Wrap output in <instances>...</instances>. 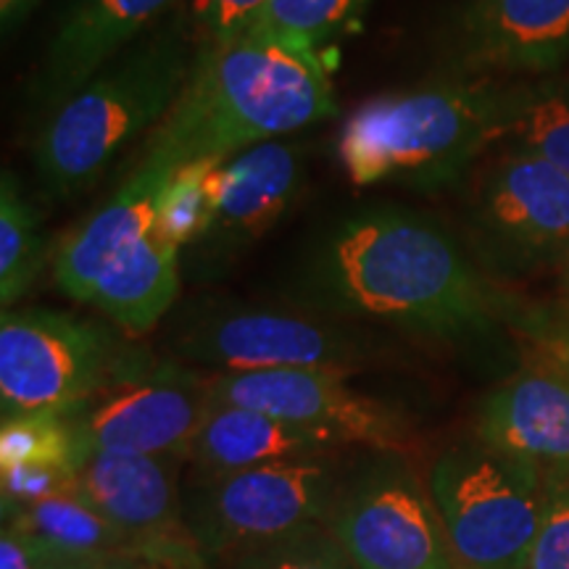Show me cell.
I'll return each instance as SVG.
<instances>
[{"mask_svg": "<svg viewBox=\"0 0 569 569\" xmlns=\"http://www.w3.org/2000/svg\"><path fill=\"white\" fill-rule=\"evenodd\" d=\"M503 146L540 156L569 177V77L511 84Z\"/></svg>", "mask_w": 569, "mask_h": 569, "instance_id": "7402d4cb", "label": "cell"}, {"mask_svg": "<svg viewBox=\"0 0 569 569\" xmlns=\"http://www.w3.org/2000/svg\"><path fill=\"white\" fill-rule=\"evenodd\" d=\"M211 401L264 411L343 448L411 453L415 425L393 403L361 393L332 369L209 375Z\"/></svg>", "mask_w": 569, "mask_h": 569, "instance_id": "7c38bea8", "label": "cell"}, {"mask_svg": "<svg viewBox=\"0 0 569 569\" xmlns=\"http://www.w3.org/2000/svg\"><path fill=\"white\" fill-rule=\"evenodd\" d=\"M306 311L380 325L432 343L496 330L509 301L432 213L398 203L361 206L306 246L290 277Z\"/></svg>", "mask_w": 569, "mask_h": 569, "instance_id": "6da1fadb", "label": "cell"}, {"mask_svg": "<svg viewBox=\"0 0 569 569\" xmlns=\"http://www.w3.org/2000/svg\"><path fill=\"white\" fill-rule=\"evenodd\" d=\"M543 511L528 569H569V472L543 469Z\"/></svg>", "mask_w": 569, "mask_h": 569, "instance_id": "f1b7e54d", "label": "cell"}, {"mask_svg": "<svg viewBox=\"0 0 569 569\" xmlns=\"http://www.w3.org/2000/svg\"><path fill=\"white\" fill-rule=\"evenodd\" d=\"M227 159L190 161L161 190L153 232L167 246L184 251L209 230L224 184Z\"/></svg>", "mask_w": 569, "mask_h": 569, "instance_id": "cb8c5ba5", "label": "cell"}, {"mask_svg": "<svg viewBox=\"0 0 569 569\" xmlns=\"http://www.w3.org/2000/svg\"><path fill=\"white\" fill-rule=\"evenodd\" d=\"M369 0H269L251 32L322 53L359 30Z\"/></svg>", "mask_w": 569, "mask_h": 569, "instance_id": "d4e9b609", "label": "cell"}, {"mask_svg": "<svg viewBox=\"0 0 569 569\" xmlns=\"http://www.w3.org/2000/svg\"><path fill=\"white\" fill-rule=\"evenodd\" d=\"M38 3L40 0H0V21H3V32L17 30L21 21L27 19V13H30Z\"/></svg>", "mask_w": 569, "mask_h": 569, "instance_id": "4dcf8cb0", "label": "cell"}, {"mask_svg": "<svg viewBox=\"0 0 569 569\" xmlns=\"http://www.w3.org/2000/svg\"><path fill=\"white\" fill-rule=\"evenodd\" d=\"M140 348L90 319L51 309H3L0 411L3 419L67 411L130 365Z\"/></svg>", "mask_w": 569, "mask_h": 569, "instance_id": "9c48e42d", "label": "cell"}, {"mask_svg": "<svg viewBox=\"0 0 569 569\" xmlns=\"http://www.w3.org/2000/svg\"><path fill=\"white\" fill-rule=\"evenodd\" d=\"M182 251L151 232L109 267L90 303L130 336L151 332L180 296Z\"/></svg>", "mask_w": 569, "mask_h": 569, "instance_id": "ffe728a7", "label": "cell"}, {"mask_svg": "<svg viewBox=\"0 0 569 569\" xmlns=\"http://www.w3.org/2000/svg\"><path fill=\"white\" fill-rule=\"evenodd\" d=\"M546 472L480 436L448 446L430 469V493L457 569H528L543 511Z\"/></svg>", "mask_w": 569, "mask_h": 569, "instance_id": "8992f818", "label": "cell"}, {"mask_svg": "<svg viewBox=\"0 0 569 569\" xmlns=\"http://www.w3.org/2000/svg\"><path fill=\"white\" fill-rule=\"evenodd\" d=\"M169 359L203 375L332 369L351 375L386 353L359 325L306 309H269L198 298L167 332Z\"/></svg>", "mask_w": 569, "mask_h": 569, "instance_id": "5b68a950", "label": "cell"}, {"mask_svg": "<svg viewBox=\"0 0 569 569\" xmlns=\"http://www.w3.org/2000/svg\"><path fill=\"white\" fill-rule=\"evenodd\" d=\"M174 172L169 163L140 159L122 188L61 240L53 256V277L61 293L90 303L92 290L113 261L153 232L161 190Z\"/></svg>", "mask_w": 569, "mask_h": 569, "instance_id": "e0dca14e", "label": "cell"}, {"mask_svg": "<svg viewBox=\"0 0 569 569\" xmlns=\"http://www.w3.org/2000/svg\"><path fill=\"white\" fill-rule=\"evenodd\" d=\"M467 222L475 248L498 274L569 267V177L522 148L469 174Z\"/></svg>", "mask_w": 569, "mask_h": 569, "instance_id": "30bf717a", "label": "cell"}, {"mask_svg": "<svg viewBox=\"0 0 569 569\" xmlns=\"http://www.w3.org/2000/svg\"><path fill=\"white\" fill-rule=\"evenodd\" d=\"M217 569H356L327 528H311L293 538L238 553Z\"/></svg>", "mask_w": 569, "mask_h": 569, "instance_id": "4316f807", "label": "cell"}, {"mask_svg": "<svg viewBox=\"0 0 569 569\" xmlns=\"http://www.w3.org/2000/svg\"><path fill=\"white\" fill-rule=\"evenodd\" d=\"M177 0H77L46 51L34 101L53 111L84 82L140 40L174 9Z\"/></svg>", "mask_w": 569, "mask_h": 569, "instance_id": "2e32d148", "label": "cell"}, {"mask_svg": "<svg viewBox=\"0 0 569 569\" xmlns=\"http://www.w3.org/2000/svg\"><path fill=\"white\" fill-rule=\"evenodd\" d=\"M538 346V359L551 361L569 372V322L567 325H543L532 330Z\"/></svg>", "mask_w": 569, "mask_h": 569, "instance_id": "f546056e", "label": "cell"}, {"mask_svg": "<svg viewBox=\"0 0 569 569\" xmlns=\"http://www.w3.org/2000/svg\"><path fill=\"white\" fill-rule=\"evenodd\" d=\"M409 457L367 451L346 469L327 530L356 569H457L436 498Z\"/></svg>", "mask_w": 569, "mask_h": 569, "instance_id": "ba28073f", "label": "cell"}, {"mask_svg": "<svg viewBox=\"0 0 569 569\" xmlns=\"http://www.w3.org/2000/svg\"><path fill=\"white\" fill-rule=\"evenodd\" d=\"M267 6L269 0H188L177 13L198 51H203L251 32Z\"/></svg>", "mask_w": 569, "mask_h": 569, "instance_id": "83f0119b", "label": "cell"}, {"mask_svg": "<svg viewBox=\"0 0 569 569\" xmlns=\"http://www.w3.org/2000/svg\"><path fill=\"white\" fill-rule=\"evenodd\" d=\"M351 461L343 451L190 480L184 519L211 569L238 553L327 528Z\"/></svg>", "mask_w": 569, "mask_h": 569, "instance_id": "52a82bcc", "label": "cell"}, {"mask_svg": "<svg viewBox=\"0 0 569 569\" xmlns=\"http://www.w3.org/2000/svg\"><path fill=\"white\" fill-rule=\"evenodd\" d=\"M336 451L346 448L319 432L282 422L264 411L211 401L201 430L196 432L190 446L188 465L193 469V480H213L277 461L322 457Z\"/></svg>", "mask_w": 569, "mask_h": 569, "instance_id": "d6986e66", "label": "cell"}, {"mask_svg": "<svg viewBox=\"0 0 569 569\" xmlns=\"http://www.w3.org/2000/svg\"><path fill=\"white\" fill-rule=\"evenodd\" d=\"M509 90L488 77H451L369 98L340 127V167L356 188H453L503 142Z\"/></svg>", "mask_w": 569, "mask_h": 569, "instance_id": "3957f363", "label": "cell"}, {"mask_svg": "<svg viewBox=\"0 0 569 569\" xmlns=\"http://www.w3.org/2000/svg\"><path fill=\"white\" fill-rule=\"evenodd\" d=\"M82 459L80 440L61 411H42L3 419L0 427V469L42 467L74 472Z\"/></svg>", "mask_w": 569, "mask_h": 569, "instance_id": "484cf974", "label": "cell"}, {"mask_svg": "<svg viewBox=\"0 0 569 569\" xmlns=\"http://www.w3.org/2000/svg\"><path fill=\"white\" fill-rule=\"evenodd\" d=\"M180 459L82 453L77 488L148 569H211L184 519Z\"/></svg>", "mask_w": 569, "mask_h": 569, "instance_id": "4fadbf2b", "label": "cell"}, {"mask_svg": "<svg viewBox=\"0 0 569 569\" xmlns=\"http://www.w3.org/2000/svg\"><path fill=\"white\" fill-rule=\"evenodd\" d=\"M309 156L301 142L269 140L224 163V184L209 230L184 248L188 272L213 280L259 243L306 190Z\"/></svg>", "mask_w": 569, "mask_h": 569, "instance_id": "5bb4252c", "label": "cell"}, {"mask_svg": "<svg viewBox=\"0 0 569 569\" xmlns=\"http://www.w3.org/2000/svg\"><path fill=\"white\" fill-rule=\"evenodd\" d=\"M48 264L40 213L21 190L19 177H0V303L13 309L32 290Z\"/></svg>", "mask_w": 569, "mask_h": 569, "instance_id": "603a6c76", "label": "cell"}, {"mask_svg": "<svg viewBox=\"0 0 569 569\" xmlns=\"http://www.w3.org/2000/svg\"><path fill=\"white\" fill-rule=\"evenodd\" d=\"M3 522L19 525L53 551L82 565L98 569L140 565L122 532L92 507L77 486L27 507H3Z\"/></svg>", "mask_w": 569, "mask_h": 569, "instance_id": "44dd1931", "label": "cell"}, {"mask_svg": "<svg viewBox=\"0 0 569 569\" xmlns=\"http://www.w3.org/2000/svg\"><path fill=\"white\" fill-rule=\"evenodd\" d=\"M198 48L180 13L156 24L51 111L34 146L42 190H88L119 153L163 122L193 71Z\"/></svg>", "mask_w": 569, "mask_h": 569, "instance_id": "277c9868", "label": "cell"}, {"mask_svg": "<svg viewBox=\"0 0 569 569\" xmlns=\"http://www.w3.org/2000/svg\"><path fill=\"white\" fill-rule=\"evenodd\" d=\"M209 407V375L174 359H153L140 348L122 372L61 415L82 453L163 457L188 465Z\"/></svg>", "mask_w": 569, "mask_h": 569, "instance_id": "8fae6325", "label": "cell"}, {"mask_svg": "<svg viewBox=\"0 0 569 569\" xmlns=\"http://www.w3.org/2000/svg\"><path fill=\"white\" fill-rule=\"evenodd\" d=\"M338 101L325 56L269 34L198 51L193 71L148 138L146 161L180 169L232 159L259 142L282 140L336 117Z\"/></svg>", "mask_w": 569, "mask_h": 569, "instance_id": "7a4b0ae2", "label": "cell"}, {"mask_svg": "<svg viewBox=\"0 0 569 569\" xmlns=\"http://www.w3.org/2000/svg\"><path fill=\"white\" fill-rule=\"evenodd\" d=\"M478 436L540 469L569 472V372L546 359L519 369L482 401Z\"/></svg>", "mask_w": 569, "mask_h": 569, "instance_id": "ac0fdd59", "label": "cell"}, {"mask_svg": "<svg viewBox=\"0 0 569 569\" xmlns=\"http://www.w3.org/2000/svg\"><path fill=\"white\" fill-rule=\"evenodd\" d=\"M569 59V0H475L448 48L457 77L490 71L546 74Z\"/></svg>", "mask_w": 569, "mask_h": 569, "instance_id": "9a60e30c", "label": "cell"}]
</instances>
